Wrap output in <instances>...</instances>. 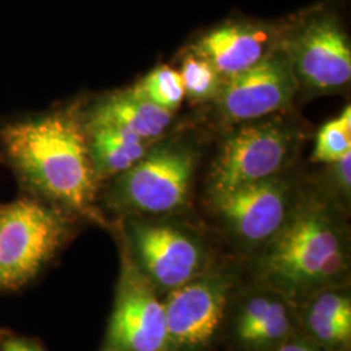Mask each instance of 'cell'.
<instances>
[{"instance_id":"obj_3","label":"cell","mask_w":351,"mask_h":351,"mask_svg":"<svg viewBox=\"0 0 351 351\" xmlns=\"http://www.w3.org/2000/svg\"><path fill=\"white\" fill-rule=\"evenodd\" d=\"M195 164L197 156L186 146H151L139 162L116 176L108 204L133 216L177 213L188 204Z\"/></svg>"},{"instance_id":"obj_14","label":"cell","mask_w":351,"mask_h":351,"mask_svg":"<svg viewBox=\"0 0 351 351\" xmlns=\"http://www.w3.org/2000/svg\"><path fill=\"white\" fill-rule=\"evenodd\" d=\"M300 329L328 351H345L351 342V297L348 285L317 290L297 304Z\"/></svg>"},{"instance_id":"obj_10","label":"cell","mask_w":351,"mask_h":351,"mask_svg":"<svg viewBox=\"0 0 351 351\" xmlns=\"http://www.w3.org/2000/svg\"><path fill=\"white\" fill-rule=\"evenodd\" d=\"M297 90L282 45L250 69L223 80L215 101L228 123L243 124L287 110Z\"/></svg>"},{"instance_id":"obj_8","label":"cell","mask_w":351,"mask_h":351,"mask_svg":"<svg viewBox=\"0 0 351 351\" xmlns=\"http://www.w3.org/2000/svg\"><path fill=\"white\" fill-rule=\"evenodd\" d=\"M234 278L221 268H210L163 301L171 351H203L226 319Z\"/></svg>"},{"instance_id":"obj_12","label":"cell","mask_w":351,"mask_h":351,"mask_svg":"<svg viewBox=\"0 0 351 351\" xmlns=\"http://www.w3.org/2000/svg\"><path fill=\"white\" fill-rule=\"evenodd\" d=\"M293 17L281 23L233 19L197 38L189 52L213 65L223 80L242 73L284 45Z\"/></svg>"},{"instance_id":"obj_19","label":"cell","mask_w":351,"mask_h":351,"mask_svg":"<svg viewBox=\"0 0 351 351\" xmlns=\"http://www.w3.org/2000/svg\"><path fill=\"white\" fill-rule=\"evenodd\" d=\"M180 75L185 97L195 101H215L223 82L211 64L191 52L184 59Z\"/></svg>"},{"instance_id":"obj_11","label":"cell","mask_w":351,"mask_h":351,"mask_svg":"<svg viewBox=\"0 0 351 351\" xmlns=\"http://www.w3.org/2000/svg\"><path fill=\"white\" fill-rule=\"evenodd\" d=\"M228 232L243 245L264 246L285 224L294 194L281 175L210 197Z\"/></svg>"},{"instance_id":"obj_17","label":"cell","mask_w":351,"mask_h":351,"mask_svg":"<svg viewBox=\"0 0 351 351\" xmlns=\"http://www.w3.org/2000/svg\"><path fill=\"white\" fill-rule=\"evenodd\" d=\"M134 88L147 101L168 112H175L185 98L180 72L167 65L156 66Z\"/></svg>"},{"instance_id":"obj_7","label":"cell","mask_w":351,"mask_h":351,"mask_svg":"<svg viewBox=\"0 0 351 351\" xmlns=\"http://www.w3.org/2000/svg\"><path fill=\"white\" fill-rule=\"evenodd\" d=\"M68 226L62 215L33 199L0 210V290L27 284L62 247Z\"/></svg>"},{"instance_id":"obj_4","label":"cell","mask_w":351,"mask_h":351,"mask_svg":"<svg viewBox=\"0 0 351 351\" xmlns=\"http://www.w3.org/2000/svg\"><path fill=\"white\" fill-rule=\"evenodd\" d=\"M298 136L277 117L243 123L223 142L208 177L210 197L281 175L291 159Z\"/></svg>"},{"instance_id":"obj_18","label":"cell","mask_w":351,"mask_h":351,"mask_svg":"<svg viewBox=\"0 0 351 351\" xmlns=\"http://www.w3.org/2000/svg\"><path fill=\"white\" fill-rule=\"evenodd\" d=\"M351 152V108L345 107L339 117L328 121L316 137L314 160L332 164Z\"/></svg>"},{"instance_id":"obj_20","label":"cell","mask_w":351,"mask_h":351,"mask_svg":"<svg viewBox=\"0 0 351 351\" xmlns=\"http://www.w3.org/2000/svg\"><path fill=\"white\" fill-rule=\"evenodd\" d=\"M330 180L336 191L343 201H350L351 195V152L343 155L337 162L330 164Z\"/></svg>"},{"instance_id":"obj_5","label":"cell","mask_w":351,"mask_h":351,"mask_svg":"<svg viewBox=\"0 0 351 351\" xmlns=\"http://www.w3.org/2000/svg\"><path fill=\"white\" fill-rule=\"evenodd\" d=\"M284 49L298 88L328 94L350 84V40L336 13L316 7L295 14Z\"/></svg>"},{"instance_id":"obj_16","label":"cell","mask_w":351,"mask_h":351,"mask_svg":"<svg viewBox=\"0 0 351 351\" xmlns=\"http://www.w3.org/2000/svg\"><path fill=\"white\" fill-rule=\"evenodd\" d=\"M86 132L88 152L98 182L124 173L154 145L117 126H91L86 128Z\"/></svg>"},{"instance_id":"obj_22","label":"cell","mask_w":351,"mask_h":351,"mask_svg":"<svg viewBox=\"0 0 351 351\" xmlns=\"http://www.w3.org/2000/svg\"><path fill=\"white\" fill-rule=\"evenodd\" d=\"M272 351H328L315 343L313 339L304 336L302 332H298L278 345Z\"/></svg>"},{"instance_id":"obj_15","label":"cell","mask_w":351,"mask_h":351,"mask_svg":"<svg viewBox=\"0 0 351 351\" xmlns=\"http://www.w3.org/2000/svg\"><path fill=\"white\" fill-rule=\"evenodd\" d=\"M172 119L173 113L147 101L132 88L99 101L93 108L85 126H117L155 143L163 137Z\"/></svg>"},{"instance_id":"obj_13","label":"cell","mask_w":351,"mask_h":351,"mask_svg":"<svg viewBox=\"0 0 351 351\" xmlns=\"http://www.w3.org/2000/svg\"><path fill=\"white\" fill-rule=\"evenodd\" d=\"M233 330L246 351H272L301 332L297 306L282 293L264 284L237 307Z\"/></svg>"},{"instance_id":"obj_6","label":"cell","mask_w":351,"mask_h":351,"mask_svg":"<svg viewBox=\"0 0 351 351\" xmlns=\"http://www.w3.org/2000/svg\"><path fill=\"white\" fill-rule=\"evenodd\" d=\"M125 239L128 254L158 293L167 294L211 268L207 245L185 226L130 217Z\"/></svg>"},{"instance_id":"obj_9","label":"cell","mask_w":351,"mask_h":351,"mask_svg":"<svg viewBox=\"0 0 351 351\" xmlns=\"http://www.w3.org/2000/svg\"><path fill=\"white\" fill-rule=\"evenodd\" d=\"M99 351H171L163 301L124 249L112 314Z\"/></svg>"},{"instance_id":"obj_21","label":"cell","mask_w":351,"mask_h":351,"mask_svg":"<svg viewBox=\"0 0 351 351\" xmlns=\"http://www.w3.org/2000/svg\"><path fill=\"white\" fill-rule=\"evenodd\" d=\"M0 351H46L33 339L4 335L0 337Z\"/></svg>"},{"instance_id":"obj_2","label":"cell","mask_w":351,"mask_h":351,"mask_svg":"<svg viewBox=\"0 0 351 351\" xmlns=\"http://www.w3.org/2000/svg\"><path fill=\"white\" fill-rule=\"evenodd\" d=\"M5 155L26 182L71 211L93 216L98 180L88 152V132L66 112L4 126Z\"/></svg>"},{"instance_id":"obj_1","label":"cell","mask_w":351,"mask_h":351,"mask_svg":"<svg viewBox=\"0 0 351 351\" xmlns=\"http://www.w3.org/2000/svg\"><path fill=\"white\" fill-rule=\"evenodd\" d=\"M263 247L258 264L261 284L282 293L295 306L317 290L349 281L346 230L324 199L295 202L285 224Z\"/></svg>"}]
</instances>
